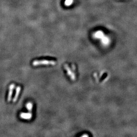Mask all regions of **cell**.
Masks as SVG:
<instances>
[{
    "label": "cell",
    "instance_id": "cell-3",
    "mask_svg": "<svg viewBox=\"0 0 137 137\" xmlns=\"http://www.w3.org/2000/svg\"><path fill=\"white\" fill-rule=\"evenodd\" d=\"M20 118L23 119L25 120H30L32 119V112H29V113H21L20 115Z\"/></svg>",
    "mask_w": 137,
    "mask_h": 137
},
{
    "label": "cell",
    "instance_id": "cell-7",
    "mask_svg": "<svg viewBox=\"0 0 137 137\" xmlns=\"http://www.w3.org/2000/svg\"><path fill=\"white\" fill-rule=\"evenodd\" d=\"M102 43L104 44H107L109 42V39L107 37H103L102 38Z\"/></svg>",
    "mask_w": 137,
    "mask_h": 137
},
{
    "label": "cell",
    "instance_id": "cell-5",
    "mask_svg": "<svg viewBox=\"0 0 137 137\" xmlns=\"http://www.w3.org/2000/svg\"><path fill=\"white\" fill-rule=\"evenodd\" d=\"M26 107L29 112H32L33 108V104L31 102H29L26 104Z\"/></svg>",
    "mask_w": 137,
    "mask_h": 137
},
{
    "label": "cell",
    "instance_id": "cell-8",
    "mask_svg": "<svg viewBox=\"0 0 137 137\" xmlns=\"http://www.w3.org/2000/svg\"><path fill=\"white\" fill-rule=\"evenodd\" d=\"M73 0H66L65 2V5L66 6H69L72 4Z\"/></svg>",
    "mask_w": 137,
    "mask_h": 137
},
{
    "label": "cell",
    "instance_id": "cell-2",
    "mask_svg": "<svg viewBox=\"0 0 137 137\" xmlns=\"http://www.w3.org/2000/svg\"><path fill=\"white\" fill-rule=\"evenodd\" d=\"M15 84H11L9 87V90H8V98H7V100L8 102H10L12 99L13 91H14V89L15 88Z\"/></svg>",
    "mask_w": 137,
    "mask_h": 137
},
{
    "label": "cell",
    "instance_id": "cell-6",
    "mask_svg": "<svg viewBox=\"0 0 137 137\" xmlns=\"http://www.w3.org/2000/svg\"><path fill=\"white\" fill-rule=\"evenodd\" d=\"M104 34L101 31H98L95 33V37L97 38H102L104 37Z\"/></svg>",
    "mask_w": 137,
    "mask_h": 137
},
{
    "label": "cell",
    "instance_id": "cell-1",
    "mask_svg": "<svg viewBox=\"0 0 137 137\" xmlns=\"http://www.w3.org/2000/svg\"><path fill=\"white\" fill-rule=\"evenodd\" d=\"M32 65L34 66H37L39 65H55L56 62L54 60H34L32 62Z\"/></svg>",
    "mask_w": 137,
    "mask_h": 137
},
{
    "label": "cell",
    "instance_id": "cell-4",
    "mask_svg": "<svg viewBox=\"0 0 137 137\" xmlns=\"http://www.w3.org/2000/svg\"><path fill=\"white\" fill-rule=\"evenodd\" d=\"M21 88L20 86H17L16 87V93H15V96L14 97L13 100V102H15L17 101L19 95V94L20 93V90H21Z\"/></svg>",
    "mask_w": 137,
    "mask_h": 137
}]
</instances>
